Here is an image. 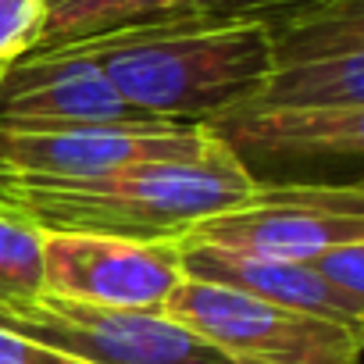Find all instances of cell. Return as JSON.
Listing matches in <instances>:
<instances>
[{"instance_id": "obj_1", "label": "cell", "mask_w": 364, "mask_h": 364, "mask_svg": "<svg viewBox=\"0 0 364 364\" xmlns=\"http://www.w3.org/2000/svg\"><path fill=\"white\" fill-rule=\"evenodd\" d=\"M68 47L90 54L132 111L164 125L247 107L268 75V33L254 18L178 15Z\"/></svg>"}, {"instance_id": "obj_2", "label": "cell", "mask_w": 364, "mask_h": 364, "mask_svg": "<svg viewBox=\"0 0 364 364\" xmlns=\"http://www.w3.org/2000/svg\"><path fill=\"white\" fill-rule=\"evenodd\" d=\"M254 186V175L215 143L204 157L129 164L82 178L0 175V208L18 211L43 232L178 240L197 222L247 200Z\"/></svg>"}, {"instance_id": "obj_3", "label": "cell", "mask_w": 364, "mask_h": 364, "mask_svg": "<svg viewBox=\"0 0 364 364\" xmlns=\"http://www.w3.org/2000/svg\"><path fill=\"white\" fill-rule=\"evenodd\" d=\"M161 314L222 350L232 364H360L364 328L186 275L164 296Z\"/></svg>"}, {"instance_id": "obj_4", "label": "cell", "mask_w": 364, "mask_h": 364, "mask_svg": "<svg viewBox=\"0 0 364 364\" xmlns=\"http://www.w3.org/2000/svg\"><path fill=\"white\" fill-rule=\"evenodd\" d=\"M178 240L279 261H311L336 243H364L360 182H257L254 193Z\"/></svg>"}, {"instance_id": "obj_5", "label": "cell", "mask_w": 364, "mask_h": 364, "mask_svg": "<svg viewBox=\"0 0 364 364\" xmlns=\"http://www.w3.org/2000/svg\"><path fill=\"white\" fill-rule=\"evenodd\" d=\"M261 26L268 75L250 104L364 107V0H318Z\"/></svg>"}, {"instance_id": "obj_6", "label": "cell", "mask_w": 364, "mask_h": 364, "mask_svg": "<svg viewBox=\"0 0 364 364\" xmlns=\"http://www.w3.org/2000/svg\"><path fill=\"white\" fill-rule=\"evenodd\" d=\"M0 325L86 364H232L161 311L93 307L47 293L29 311L4 314Z\"/></svg>"}, {"instance_id": "obj_7", "label": "cell", "mask_w": 364, "mask_h": 364, "mask_svg": "<svg viewBox=\"0 0 364 364\" xmlns=\"http://www.w3.org/2000/svg\"><path fill=\"white\" fill-rule=\"evenodd\" d=\"M47 293L93 307L161 311L182 279L178 240H122L93 232H47Z\"/></svg>"}, {"instance_id": "obj_8", "label": "cell", "mask_w": 364, "mask_h": 364, "mask_svg": "<svg viewBox=\"0 0 364 364\" xmlns=\"http://www.w3.org/2000/svg\"><path fill=\"white\" fill-rule=\"evenodd\" d=\"M150 125L79 47L29 50L0 72V132Z\"/></svg>"}, {"instance_id": "obj_9", "label": "cell", "mask_w": 364, "mask_h": 364, "mask_svg": "<svg viewBox=\"0 0 364 364\" xmlns=\"http://www.w3.org/2000/svg\"><path fill=\"white\" fill-rule=\"evenodd\" d=\"M250 175L264 182L272 168H286L279 182H293L300 164L328 168L339 161L360 175L364 107H264L247 104L204 125Z\"/></svg>"}, {"instance_id": "obj_10", "label": "cell", "mask_w": 364, "mask_h": 364, "mask_svg": "<svg viewBox=\"0 0 364 364\" xmlns=\"http://www.w3.org/2000/svg\"><path fill=\"white\" fill-rule=\"evenodd\" d=\"M218 139L204 125H90L61 132H0V175L82 178L150 161L204 157Z\"/></svg>"}, {"instance_id": "obj_11", "label": "cell", "mask_w": 364, "mask_h": 364, "mask_svg": "<svg viewBox=\"0 0 364 364\" xmlns=\"http://www.w3.org/2000/svg\"><path fill=\"white\" fill-rule=\"evenodd\" d=\"M178 264H182L186 279L229 286L236 293H247V296H257V300H268L279 307H293V311H304L314 318L364 328V307L332 293L304 261L236 254V250H222V247H208V243L178 240Z\"/></svg>"}, {"instance_id": "obj_12", "label": "cell", "mask_w": 364, "mask_h": 364, "mask_svg": "<svg viewBox=\"0 0 364 364\" xmlns=\"http://www.w3.org/2000/svg\"><path fill=\"white\" fill-rule=\"evenodd\" d=\"M197 0H43V22L33 50L68 47L132 26L193 15Z\"/></svg>"}, {"instance_id": "obj_13", "label": "cell", "mask_w": 364, "mask_h": 364, "mask_svg": "<svg viewBox=\"0 0 364 364\" xmlns=\"http://www.w3.org/2000/svg\"><path fill=\"white\" fill-rule=\"evenodd\" d=\"M43 240L47 232L40 225L0 208V318L22 314L47 296Z\"/></svg>"}, {"instance_id": "obj_14", "label": "cell", "mask_w": 364, "mask_h": 364, "mask_svg": "<svg viewBox=\"0 0 364 364\" xmlns=\"http://www.w3.org/2000/svg\"><path fill=\"white\" fill-rule=\"evenodd\" d=\"M332 293L364 307V243H336L304 261Z\"/></svg>"}, {"instance_id": "obj_15", "label": "cell", "mask_w": 364, "mask_h": 364, "mask_svg": "<svg viewBox=\"0 0 364 364\" xmlns=\"http://www.w3.org/2000/svg\"><path fill=\"white\" fill-rule=\"evenodd\" d=\"M43 0H0V72L36 47Z\"/></svg>"}, {"instance_id": "obj_16", "label": "cell", "mask_w": 364, "mask_h": 364, "mask_svg": "<svg viewBox=\"0 0 364 364\" xmlns=\"http://www.w3.org/2000/svg\"><path fill=\"white\" fill-rule=\"evenodd\" d=\"M318 4V0H197L193 15L204 18H254V22H268L279 18L286 11Z\"/></svg>"}, {"instance_id": "obj_17", "label": "cell", "mask_w": 364, "mask_h": 364, "mask_svg": "<svg viewBox=\"0 0 364 364\" xmlns=\"http://www.w3.org/2000/svg\"><path fill=\"white\" fill-rule=\"evenodd\" d=\"M0 364H86V360L68 357L33 336H22L0 325Z\"/></svg>"}]
</instances>
